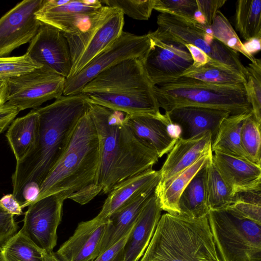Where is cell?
I'll use <instances>...</instances> for the list:
<instances>
[{
    "mask_svg": "<svg viewBox=\"0 0 261 261\" xmlns=\"http://www.w3.org/2000/svg\"><path fill=\"white\" fill-rule=\"evenodd\" d=\"M0 261H5L1 252H0Z\"/></svg>",
    "mask_w": 261,
    "mask_h": 261,
    "instance_id": "49",
    "label": "cell"
},
{
    "mask_svg": "<svg viewBox=\"0 0 261 261\" xmlns=\"http://www.w3.org/2000/svg\"><path fill=\"white\" fill-rule=\"evenodd\" d=\"M99 160L97 134L88 110L66 150L42 184L36 201L57 194L82 205L88 203L101 193L96 184Z\"/></svg>",
    "mask_w": 261,
    "mask_h": 261,
    "instance_id": "3",
    "label": "cell"
},
{
    "mask_svg": "<svg viewBox=\"0 0 261 261\" xmlns=\"http://www.w3.org/2000/svg\"><path fill=\"white\" fill-rule=\"evenodd\" d=\"M125 122L135 137L159 158L168 153L177 141L168 133L167 127L170 120L165 114H126Z\"/></svg>",
    "mask_w": 261,
    "mask_h": 261,
    "instance_id": "19",
    "label": "cell"
},
{
    "mask_svg": "<svg viewBox=\"0 0 261 261\" xmlns=\"http://www.w3.org/2000/svg\"><path fill=\"white\" fill-rule=\"evenodd\" d=\"M151 44L150 33L136 35L123 31L108 48L93 58L81 71L66 79L63 95L80 93L100 73L122 61L146 55Z\"/></svg>",
    "mask_w": 261,
    "mask_h": 261,
    "instance_id": "11",
    "label": "cell"
},
{
    "mask_svg": "<svg viewBox=\"0 0 261 261\" xmlns=\"http://www.w3.org/2000/svg\"><path fill=\"white\" fill-rule=\"evenodd\" d=\"M246 52L253 56L254 54L257 53L261 48V38L250 39L243 43Z\"/></svg>",
    "mask_w": 261,
    "mask_h": 261,
    "instance_id": "46",
    "label": "cell"
},
{
    "mask_svg": "<svg viewBox=\"0 0 261 261\" xmlns=\"http://www.w3.org/2000/svg\"><path fill=\"white\" fill-rule=\"evenodd\" d=\"M153 9L160 13L194 19L198 7L196 0H154Z\"/></svg>",
    "mask_w": 261,
    "mask_h": 261,
    "instance_id": "39",
    "label": "cell"
},
{
    "mask_svg": "<svg viewBox=\"0 0 261 261\" xmlns=\"http://www.w3.org/2000/svg\"><path fill=\"white\" fill-rule=\"evenodd\" d=\"M109 222L110 218L100 213L80 222L56 254L62 261H92L100 254Z\"/></svg>",
    "mask_w": 261,
    "mask_h": 261,
    "instance_id": "17",
    "label": "cell"
},
{
    "mask_svg": "<svg viewBox=\"0 0 261 261\" xmlns=\"http://www.w3.org/2000/svg\"><path fill=\"white\" fill-rule=\"evenodd\" d=\"M212 157L213 151L211 150L170 180L163 183L158 182L154 193L162 211L172 215L179 214L178 200L181 193L194 176Z\"/></svg>",
    "mask_w": 261,
    "mask_h": 261,
    "instance_id": "24",
    "label": "cell"
},
{
    "mask_svg": "<svg viewBox=\"0 0 261 261\" xmlns=\"http://www.w3.org/2000/svg\"><path fill=\"white\" fill-rule=\"evenodd\" d=\"M89 101L82 93L62 95L39 115L37 139L34 147L16 162L15 173L26 184L40 187L66 150L75 128L88 110Z\"/></svg>",
    "mask_w": 261,
    "mask_h": 261,
    "instance_id": "2",
    "label": "cell"
},
{
    "mask_svg": "<svg viewBox=\"0 0 261 261\" xmlns=\"http://www.w3.org/2000/svg\"><path fill=\"white\" fill-rule=\"evenodd\" d=\"M0 252L5 261H48V253L20 230L7 242Z\"/></svg>",
    "mask_w": 261,
    "mask_h": 261,
    "instance_id": "31",
    "label": "cell"
},
{
    "mask_svg": "<svg viewBox=\"0 0 261 261\" xmlns=\"http://www.w3.org/2000/svg\"><path fill=\"white\" fill-rule=\"evenodd\" d=\"M149 33L151 44L144 57V66L153 86L179 77L193 65L192 57L185 45Z\"/></svg>",
    "mask_w": 261,
    "mask_h": 261,
    "instance_id": "12",
    "label": "cell"
},
{
    "mask_svg": "<svg viewBox=\"0 0 261 261\" xmlns=\"http://www.w3.org/2000/svg\"><path fill=\"white\" fill-rule=\"evenodd\" d=\"M245 89L252 108V116L261 124V59L256 58L245 66Z\"/></svg>",
    "mask_w": 261,
    "mask_h": 261,
    "instance_id": "35",
    "label": "cell"
},
{
    "mask_svg": "<svg viewBox=\"0 0 261 261\" xmlns=\"http://www.w3.org/2000/svg\"><path fill=\"white\" fill-rule=\"evenodd\" d=\"M210 161L197 173L181 193L178 200L179 214L191 218H200L207 215L209 208L206 175Z\"/></svg>",
    "mask_w": 261,
    "mask_h": 261,
    "instance_id": "27",
    "label": "cell"
},
{
    "mask_svg": "<svg viewBox=\"0 0 261 261\" xmlns=\"http://www.w3.org/2000/svg\"><path fill=\"white\" fill-rule=\"evenodd\" d=\"M212 135L206 132L192 139L179 138L169 152L161 169L159 183L168 181L212 150Z\"/></svg>",
    "mask_w": 261,
    "mask_h": 261,
    "instance_id": "21",
    "label": "cell"
},
{
    "mask_svg": "<svg viewBox=\"0 0 261 261\" xmlns=\"http://www.w3.org/2000/svg\"><path fill=\"white\" fill-rule=\"evenodd\" d=\"M25 53L20 56L0 57V80H7L41 67Z\"/></svg>",
    "mask_w": 261,
    "mask_h": 261,
    "instance_id": "38",
    "label": "cell"
},
{
    "mask_svg": "<svg viewBox=\"0 0 261 261\" xmlns=\"http://www.w3.org/2000/svg\"><path fill=\"white\" fill-rule=\"evenodd\" d=\"M134 226L123 238L99 254L92 261H124L125 248Z\"/></svg>",
    "mask_w": 261,
    "mask_h": 261,
    "instance_id": "40",
    "label": "cell"
},
{
    "mask_svg": "<svg viewBox=\"0 0 261 261\" xmlns=\"http://www.w3.org/2000/svg\"><path fill=\"white\" fill-rule=\"evenodd\" d=\"M207 217L220 261H261V223L229 207Z\"/></svg>",
    "mask_w": 261,
    "mask_h": 261,
    "instance_id": "7",
    "label": "cell"
},
{
    "mask_svg": "<svg viewBox=\"0 0 261 261\" xmlns=\"http://www.w3.org/2000/svg\"><path fill=\"white\" fill-rule=\"evenodd\" d=\"M44 0H24L0 18V57L32 40L41 22L35 16Z\"/></svg>",
    "mask_w": 261,
    "mask_h": 261,
    "instance_id": "14",
    "label": "cell"
},
{
    "mask_svg": "<svg viewBox=\"0 0 261 261\" xmlns=\"http://www.w3.org/2000/svg\"><path fill=\"white\" fill-rule=\"evenodd\" d=\"M165 114L171 122L180 126V138L192 139L211 132L213 141L221 122L230 115L221 110L193 106L176 108Z\"/></svg>",
    "mask_w": 261,
    "mask_h": 261,
    "instance_id": "18",
    "label": "cell"
},
{
    "mask_svg": "<svg viewBox=\"0 0 261 261\" xmlns=\"http://www.w3.org/2000/svg\"><path fill=\"white\" fill-rule=\"evenodd\" d=\"M226 2L227 0H196L198 11L201 13L208 26L212 24L219 9Z\"/></svg>",
    "mask_w": 261,
    "mask_h": 261,
    "instance_id": "42",
    "label": "cell"
},
{
    "mask_svg": "<svg viewBox=\"0 0 261 261\" xmlns=\"http://www.w3.org/2000/svg\"><path fill=\"white\" fill-rule=\"evenodd\" d=\"M140 261H220L207 216L162 215Z\"/></svg>",
    "mask_w": 261,
    "mask_h": 261,
    "instance_id": "5",
    "label": "cell"
},
{
    "mask_svg": "<svg viewBox=\"0 0 261 261\" xmlns=\"http://www.w3.org/2000/svg\"><path fill=\"white\" fill-rule=\"evenodd\" d=\"M26 53L41 66L68 77L72 67L70 47L64 34L57 28L41 22Z\"/></svg>",
    "mask_w": 261,
    "mask_h": 261,
    "instance_id": "16",
    "label": "cell"
},
{
    "mask_svg": "<svg viewBox=\"0 0 261 261\" xmlns=\"http://www.w3.org/2000/svg\"><path fill=\"white\" fill-rule=\"evenodd\" d=\"M206 193L209 210L228 207L232 204L234 196L220 174L212 159L207 165Z\"/></svg>",
    "mask_w": 261,
    "mask_h": 261,
    "instance_id": "32",
    "label": "cell"
},
{
    "mask_svg": "<svg viewBox=\"0 0 261 261\" xmlns=\"http://www.w3.org/2000/svg\"><path fill=\"white\" fill-rule=\"evenodd\" d=\"M180 76L222 85L244 86L246 83L245 77L240 72L212 60L198 67L192 65Z\"/></svg>",
    "mask_w": 261,
    "mask_h": 261,
    "instance_id": "29",
    "label": "cell"
},
{
    "mask_svg": "<svg viewBox=\"0 0 261 261\" xmlns=\"http://www.w3.org/2000/svg\"><path fill=\"white\" fill-rule=\"evenodd\" d=\"M212 159L222 178L234 194L261 189V166L216 151L213 152Z\"/></svg>",
    "mask_w": 261,
    "mask_h": 261,
    "instance_id": "20",
    "label": "cell"
},
{
    "mask_svg": "<svg viewBox=\"0 0 261 261\" xmlns=\"http://www.w3.org/2000/svg\"><path fill=\"white\" fill-rule=\"evenodd\" d=\"M159 108L165 112L182 107L219 109L230 115L252 112L245 85L229 86L179 76L153 86Z\"/></svg>",
    "mask_w": 261,
    "mask_h": 261,
    "instance_id": "6",
    "label": "cell"
},
{
    "mask_svg": "<svg viewBox=\"0 0 261 261\" xmlns=\"http://www.w3.org/2000/svg\"><path fill=\"white\" fill-rule=\"evenodd\" d=\"M157 29L152 35L165 37L184 45L192 44L203 51L213 61L239 71L246 78V70L239 53L226 47L212 34L210 27L196 19L160 13Z\"/></svg>",
    "mask_w": 261,
    "mask_h": 261,
    "instance_id": "9",
    "label": "cell"
},
{
    "mask_svg": "<svg viewBox=\"0 0 261 261\" xmlns=\"http://www.w3.org/2000/svg\"><path fill=\"white\" fill-rule=\"evenodd\" d=\"M102 6L98 0H44L35 16L40 22L56 28L65 34H74L87 25Z\"/></svg>",
    "mask_w": 261,
    "mask_h": 261,
    "instance_id": "15",
    "label": "cell"
},
{
    "mask_svg": "<svg viewBox=\"0 0 261 261\" xmlns=\"http://www.w3.org/2000/svg\"><path fill=\"white\" fill-rule=\"evenodd\" d=\"M100 2L117 8L124 15L139 20H148L153 10L154 0H102Z\"/></svg>",
    "mask_w": 261,
    "mask_h": 261,
    "instance_id": "37",
    "label": "cell"
},
{
    "mask_svg": "<svg viewBox=\"0 0 261 261\" xmlns=\"http://www.w3.org/2000/svg\"><path fill=\"white\" fill-rule=\"evenodd\" d=\"M158 182L137 193L111 215L100 254L123 238L133 226Z\"/></svg>",
    "mask_w": 261,
    "mask_h": 261,
    "instance_id": "23",
    "label": "cell"
},
{
    "mask_svg": "<svg viewBox=\"0 0 261 261\" xmlns=\"http://www.w3.org/2000/svg\"><path fill=\"white\" fill-rule=\"evenodd\" d=\"M210 27L213 35L226 47L238 53L242 54L251 62L255 61L256 58L253 56L246 52L243 43L240 39L228 20L221 12L218 11L217 12Z\"/></svg>",
    "mask_w": 261,
    "mask_h": 261,
    "instance_id": "33",
    "label": "cell"
},
{
    "mask_svg": "<svg viewBox=\"0 0 261 261\" xmlns=\"http://www.w3.org/2000/svg\"><path fill=\"white\" fill-rule=\"evenodd\" d=\"M18 228L14 216L7 212L0 205V251L18 232Z\"/></svg>",
    "mask_w": 261,
    "mask_h": 261,
    "instance_id": "41",
    "label": "cell"
},
{
    "mask_svg": "<svg viewBox=\"0 0 261 261\" xmlns=\"http://www.w3.org/2000/svg\"><path fill=\"white\" fill-rule=\"evenodd\" d=\"M7 80H0V107L6 103Z\"/></svg>",
    "mask_w": 261,
    "mask_h": 261,
    "instance_id": "47",
    "label": "cell"
},
{
    "mask_svg": "<svg viewBox=\"0 0 261 261\" xmlns=\"http://www.w3.org/2000/svg\"><path fill=\"white\" fill-rule=\"evenodd\" d=\"M88 111L98 139L96 184L101 193L108 194L119 182L152 169L159 158L135 137L125 113L90 102Z\"/></svg>",
    "mask_w": 261,
    "mask_h": 261,
    "instance_id": "1",
    "label": "cell"
},
{
    "mask_svg": "<svg viewBox=\"0 0 261 261\" xmlns=\"http://www.w3.org/2000/svg\"><path fill=\"white\" fill-rule=\"evenodd\" d=\"M0 205L8 213L14 216L23 214L22 208L13 194H8L0 199Z\"/></svg>",
    "mask_w": 261,
    "mask_h": 261,
    "instance_id": "44",
    "label": "cell"
},
{
    "mask_svg": "<svg viewBox=\"0 0 261 261\" xmlns=\"http://www.w3.org/2000/svg\"><path fill=\"white\" fill-rule=\"evenodd\" d=\"M235 27L246 41L261 38V0L236 3Z\"/></svg>",
    "mask_w": 261,
    "mask_h": 261,
    "instance_id": "30",
    "label": "cell"
},
{
    "mask_svg": "<svg viewBox=\"0 0 261 261\" xmlns=\"http://www.w3.org/2000/svg\"><path fill=\"white\" fill-rule=\"evenodd\" d=\"M39 115L35 109L14 119L6 134L16 162L22 159L35 145L39 130Z\"/></svg>",
    "mask_w": 261,
    "mask_h": 261,
    "instance_id": "26",
    "label": "cell"
},
{
    "mask_svg": "<svg viewBox=\"0 0 261 261\" xmlns=\"http://www.w3.org/2000/svg\"><path fill=\"white\" fill-rule=\"evenodd\" d=\"M144 57L124 60L103 71L80 93L90 103L127 114L160 115L153 86L145 70Z\"/></svg>",
    "mask_w": 261,
    "mask_h": 261,
    "instance_id": "4",
    "label": "cell"
},
{
    "mask_svg": "<svg viewBox=\"0 0 261 261\" xmlns=\"http://www.w3.org/2000/svg\"><path fill=\"white\" fill-rule=\"evenodd\" d=\"M19 112L16 107L7 103L0 107V134L9 126Z\"/></svg>",
    "mask_w": 261,
    "mask_h": 261,
    "instance_id": "43",
    "label": "cell"
},
{
    "mask_svg": "<svg viewBox=\"0 0 261 261\" xmlns=\"http://www.w3.org/2000/svg\"><path fill=\"white\" fill-rule=\"evenodd\" d=\"M48 261H62L53 251L48 253Z\"/></svg>",
    "mask_w": 261,
    "mask_h": 261,
    "instance_id": "48",
    "label": "cell"
},
{
    "mask_svg": "<svg viewBox=\"0 0 261 261\" xmlns=\"http://www.w3.org/2000/svg\"><path fill=\"white\" fill-rule=\"evenodd\" d=\"M64 200L59 195H50L32 203L24 213L20 231L47 253L57 245Z\"/></svg>",
    "mask_w": 261,
    "mask_h": 261,
    "instance_id": "13",
    "label": "cell"
},
{
    "mask_svg": "<svg viewBox=\"0 0 261 261\" xmlns=\"http://www.w3.org/2000/svg\"><path fill=\"white\" fill-rule=\"evenodd\" d=\"M252 113L229 115L221 122L212 143V150L249 160L241 141L244 121Z\"/></svg>",
    "mask_w": 261,
    "mask_h": 261,
    "instance_id": "28",
    "label": "cell"
},
{
    "mask_svg": "<svg viewBox=\"0 0 261 261\" xmlns=\"http://www.w3.org/2000/svg\"><path fill=\"white\" fill-rule=\"evenodd\" d=\"M160 180L159 170L152 169L124 179L116 185L108 193L99 213L110 218L129 199Z\"/></svg>",
    "mask_w": 261,
    "mask_h": 261,
    "instance_id": "25",
    "label": "cell"
},
{
    "mask_svg": "<svg viewBox=\"0 0 261 261\" xmlns=\"http://www.w3.org/2000/svg\"><path fill=\"white\" fill-rule=\"evenodd\" d=\"M193 61L192 66L198 67L210 62L212 59L203 51L192 44L185 45Z\"/></svg>",
    "mask_w": 261,
    "mask_h": 261,
    "instance_id": "45",
    "label": "cell"
},
{
    "mask_svg": "<svg viewBox=\"0 0 261 261\" xmlns=\"http://www.w3.org/2000/svg\"><path fill=\"white\" fill-rule=\"evenodd\" d=\"M228 207L243 217L261 223V189L236 193Z\"/></svg>",
    "mask_w": 261,
    "mask_h": 261,
    "instance_id": "36",
    "label": "cell"
},
{
    "mask_svg": "<svg viewBox=\"0 0 261 261\" xmlns=\"http://www.w3.org/2000/svg\"><path fill=\"white\" fill-rule=\"evenodd\" d=\"M162 211L153 193L136 219L125 248L124 261L140 260L153 237Z\"/></svg>",
    "mask_w": 261,
    "mask_h": 261,
    "instance_id": "22",
    "label": "cell"
},
{
    "mask_svg": "<svg viewBox=\"0 0 261 261\" xmlns=\"http://www.w3.org/2000/svg\"><path fill=\"white\" fill-rule=\"evenodd\" d=\"M66 79L45 66L8 79L6 103L19 112L37 109L45 102L63 95Z\"/></svg>",
    "mask_w": 261,
    "mask_h": 261,
    "instance_id": "10",
    "label": "cell"
},
{
    "mask_svg": "<svg viewBox=\"0 0 261 261\" xmlns=\"http://www.w3.org/2000/svg\"><path fill=\"white\" fill-rule=\"evenodd\" d=\"M261 124L253 118L252 114L243 122L241 130L242 147L249 160L261 166Z\"/></svg>",
    "mask_w": 261,
    "mask_h": 261,
    "instance_id": "34",
    "label": "cell"
},
{
    "mask_svg": "<svg viewBox=\"0 0 261 261\" xmlns=\"http://www.w3.org/2000/svg\"><path fill=\"white\" fill-rule=\"evenodd\" d=\"M124 14L119 9L102 6L82 31L64 34L70 47L72 67L70 78L81 71L93 58L111 46L120 36Z\"/></svg>",
    "mask_w": 261,
    "mask_h": 261,
    "instance_id": "8",
    "label": "cell"
}]
</instances>
